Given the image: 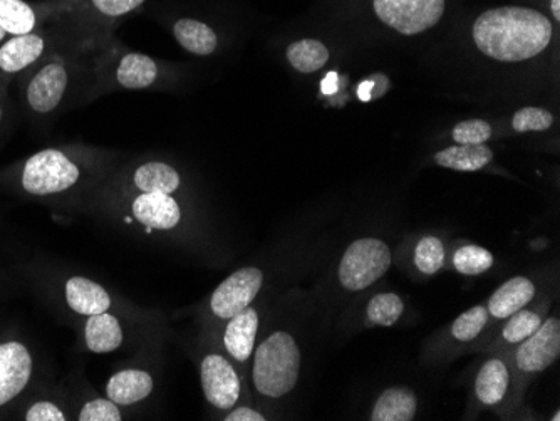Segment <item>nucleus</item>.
<instances>
[{
    "label": "nucleus",
    "mask_w": 560,
    "mask_h": 421,
    "mask_svg": "<svg viewBox=\"0 0 560 421\" xmlns=\"http://www.w3.org/2000/svg\"><path fill=\"white\" fill-rule=\"evenodd\" d=\"M103 198L122 203L131 219L148 231H173L182 222V207L175 195L144 194V191L122 190V188L101 185L96 191Z\"/></svg>",
    "instance_id": "8"
},
{
    "label": "nucleus",
    "mask_w": 560,
    "mask_h": 421,
    "mask_svg": "<svg viewBox=\"0 0 560 421\" xmlns=\"http://www.w3.org/2000/svg\"><path fill=\"white\" fill-rule=\"evenodd\" d=\"M155 391V379L150 371L141 367H125L116 371L105 386L106 396L121 408L135 407L148 400Z\"/></svg>",
    "instance_id": "17"
},
{
    "label": "nucleus",
    "mask_w": 560,
    "mask_h": 421,
    "mask_svg": "<svg viewBox=\"0 0 560 421\" xmlns=\"http://www.w3.org/2000/svg\"><path fill=\"white\" fill-rule=\"evenodd\" d=\"M225 421H266L267 418L257 410H252L248 407H238L235 410L229 411L226 417L223 418Z\"/></svg>",
    "instance_id": "37"
},
{
    "label": "nucleus",
    "mask_w": 560,
    "mask_h": 421,
    "mask_svg": "<svg viewBox=\"0 0 560 421\" xmlns=\"http://www.w3.org/2000/svg\"><path fill=\"white\" fill-rule=\"evenodd\" d=\"M456 144H486L492 137V127L483 119H467L453 128Z\"/></svg>",
    "instance_id": "34"
},
{
    "label": "nucleus",
    "mask_w": 560,
    "mask_h": 421,
    "mask_svg": "<svg viewBox=\"0 0 560 421\" xmlns=\"http://www.w3.org/2000/svg\"><path fill=\"white\" fill-rule=\"evenodd\" d=\"M200 382L207 401L217 410L229 411L241 398L242 383L234 364L222 354H207L200 363Z\"/></svg>",
    "instance_id": "14"
},
{
    "label": "nucleus",
    "mask_w": 560,
    "mask_h": 421,
    "mask_svg": "<svg viewBox=\"0 0 560 421\" xmlns=\"http://www.w3.org/2000/svg\"><path fill=\"white\" fill-rule=\"evenodd\" d=\"M21 105L37 125H46L78 103L91 102L90 49L68 44L18 78Z\"/></svg>",
    "instance_id": "2"
},
{
    "label": "nucleus",
    "mask_w": 560,
    "mask_h": 421,
    "mask_svg": "<svg viewBox=\"0 0 560 421\" xmlns=\"http://www.w3.org/2000/svg\"><path fill=\"white\" fill-rule=\"evenodd\" d=\"M264 285V272L257 267H242L229 276L210 297V309L219 319L229 320L250 307Z\"/></svg>",
    "instance_id": "12"
},
{
    "label": "nucleus",
    "mask_w": 560,
    "mask_h": 421,
    "mask_svg": "<svg viewBox=\"0 0 560 421\" xmlns=\"http://www.w3.org/2000/svg\"><path fill=\"white\" fill-rule=\"evenodd\" d=\"M91 100L115 91H148L166 83L168 69L159 59L128 49L115 36L90 49Z\"/></svg>",
    "instance_id": "4"
},
{
    "label": "nucleus",
    "mask_w": 560,
    "mask_h": 421,
    "mask_svg": "<svg viewBox=\"0 0 560 421\" xmlns=\"http://www.w3.org/2000/svg\"><path fill=\"white\" fill-rule=\"evenodd\" d=\"M9 37V34L5 33L4 30H2V27H0V44L4 43L5 39H8Z\"/></svg>",
    "instance_id": "39"
},
{
    "label": "nucleus",
    "mask_w": 560,
    "mask_h": 421,
    "mask_svg": "<svg viewBox=\"0 0 560 421\" xmlns=\"http://www.w3.org/2000/svg\"><path fill=\"white\" fill-rule=\"evenodd\" d=\"M553 421H559L560 420V413L559 411H557L556 414H553V418H552Z\"/></svg>",
    "instance_id": "40"
},
{
    "label": "nucleus",
    "mask_w": 560,
    "mask_h": 421,
    "mask_svg": "<svg viewBox=\"0 0 560 421\" xmlns=\"http://www.w3.org/2000/svg\"><path fill=\"white\" fill-rule=\"evenodd\" d=\"M392 266L388 245L380 238L352 242L339 264V281L348 291H363L380 281Z\"/></svg>",
    "instance_id": "9"
},
{
    "label": "nucleus",
    "mask_w": 560,
    "mask_h": 421,
    "mask_svg": "<svg viewBox=\"0 0 560 421\" xmlns=\"http://www.w3.org/2000/svg\"><path fill=\"white\" fill-rule=\"evenodd\" d=\"M65 301L72 313L83 317L106 313L113 306L108 289L84 276H72L65 282Z\"/></svg>",
    "instance_id": "18"
},
{
    "label": "nucleus",
    "mask_w": 560,
    "mask_h": 421,
    "mask_svg": "<svg viewBox=\"0 0 560 421\" xmlns=\"http://www.w3.org/2000/svg\"><path fill=\"white\" fill-rule=\"evenodd\" d=\"M534 297H536V285L530 279H511L493 292L489 301V314L497 319H509L512 314L524 309Z\"/></svg>",
    "instance_id": "22"
},
{
    "label": "nucleus",
    "mask_w": 560,
    "mask_h": 421,
    "mask_svg": "<svg viewBox=\"0 0 560 421\" xmlns=\"http://www.w3.org/2000/svg\"><path fill=\"white\" fill-rule=\"evenodd\" d=\"M443 262H445V247L440 238L424 237L418 242L415 249V264L423 274H436L442 269Z\"/></svg>",
    "instance_id": "29"
},
{
    "label": "nucleus",
    "mask_w": 560,
    "mask_h": 421,
    "mask_svg": "<svg viewBox=\"0 0 560 421\" xmlns=\"http://www.w3.org/2000/svg\"><path fill=\"white\" fill-rule=\"evenodd\" d=\"M84 346L94 354L115 353L125 342V329L115 314L100 313L86 317L83 328Z\"/></svg>",
    "instance_id": "20"
},
{
    "label": "nucleus",
    "mask_w": 560,
    "mask_h": 421,
    "mask_svg": "<svg viewBox=\"0 0 560 421\" xmlns=\"http://www.w3.org/2000/svg\"><path fill=\"white\" fill-rule=\"evenodd\" d=\"M509 319L511 320L503 328V339L506 342H522L542 325V317L534 311H517Z\"/></svg>",
    "instance_id": "31"
},
{
    "label": "nucleus",
    "mask_w": 560,
    "mask_h": 421,
    "mask_svg": "<svg viewBox=\"0 0 560 421\" xmlns=\"http://www.w3.org/2000/svg\"><path fill=\"white\" fill-rule=\"evenodd\" d=\"M560 354V323L550 317L539 326L534 335L521 342L515 354L517 367L528 375L540 373L556 363Z\"/></svg>",
    "instance_id": "15"
},
{
    "label": "nucleus",
    "mask_w": 560,
    "mask_h": 421,
    "mask_svg": "<svg viewBox=\"0 0 560 421\" xmlns=\"http://www.w3.org/2000/svg\"><path fill=\"white\" fill-rule=\"evenodd\" d=\"M75 420L80 421H121L125 420L121 407L115 401L105 398H93L81 407L75 414Z\"/></svg>",
    "instance_id": "32"
},
{
    "label": "nucleus",
    "mask_w": 560,
    "mask_h": 421,
    "mask_svg": "<svg viewBox=\"0 0 560 421\" xmlns=\"http://www.w3.org/2000/svg\"><path fill=\"white\" fill-rule=\"evenodd\" d=\"M52 17L50 0H0V27L9 36H24L47 26Z\"/></svg>",
    "instance_id": "16"
},
{
    "label": "nucleus",
    "mask_w": 560,
    "mask_h": 421,
    "mask_svg": "<svg viewBox=\"0 0 560 421\" xmlns=\"http://www.w3.org/2000/svg\"><path fill=\"white\" fill-rule=\"evenodd\" d=\"M402 311H405V304L401 297L392 292H385V294L374 295L368 304V319L371 325L389 328L402 316Z\"/></svg>",
    "instance_id": "27"
},
{
    "label": "nucleus",
    "mask_w": 560,
    "mask_h": 421,
    "mask_svg": "<svg viewBox=\"0 0 560 421\" xmlns=\"http://www.w3.org/2000/svg\"><path fill=\"white\" fill-rule=\"evenodd\" d=\"M118 168L116 155L103 148L72 143L43 148L0 173V180L22 197L66 203L94 195Z\"/></svg>",
    "instance_id": "1"
},
{
    "label": "nucleus",
    "mask_w": 560,
    "mask_h": 421,
    "mask_svg": "<svg viewBox=\"0 0 560 421\" xmlns=\"http://www.w3.org/2000/svg\"><path fill=\"white\" fill-rule=\"evenodd\" d=\"M259 323V313L254 307H247L229 319V325L223 332V344L237 363H247L250 360L256 348Z\"/></svg>",
    "instance_id": "19"
},
{
    "label": "nucleus",
    "mask_w": 560,
    "mask_h": 421,
    "mask_svg": "<svg viewBox=\"0 0 560 421\" xmlns=\"http://www.w3.org/2000/svg\"><path fill=\"white\" fill-rule=\"evenodd\" d=\"M550 8H552V14L556 21H560V0H552Z\"/></svg>",
    "instance_id": "38"
},
{
    "label": "nucleus",
    "mask_w": 560,
    "mask_h": 421,
    "mask_svg": "<svg viewBox=\"0 0 560 421\" xmlns=\"http://www.w3.org/2000/svg\"><path fill=\"white\" fill-rule=\"evenodd\" d=\"M417 395L410 388H389L380 396L371 411L373 421H411L417 414Z\"/></svg>",
    "instance_id": "23"
},
{
    "label": "nucleus",
    "mask_w": 560,
    "mask_h": 421,
    "mask_svg": "<svg viewBox=\"0 0 560 421\" xmlns=\"http://www.w3.org/2000/svg\"><path fill=\"white\" fill-rule=\"evenodd\" d=\"M34 364L33 351L25 342L0 341V410L14 404L31 385Z\"/></svg>",
    "instance_id": "13"
},
{
    "label": "nucleus",
    "mask_w": 560,
    "mask_h": 421,
    "mask_svg": "<svg viewBox=\"0 0 560 421\" xmlns=\"http://www.w3.org/2000/svg\"><path fill=\"white\" fill-rule=\"evenodd\" d=\"M285 58L292 69L302 74L319 71L329 61V49L320 40L301 39L289 44Z\"/></svg>",
    "instance_id": "26"
},
{
    "label": "nucleus",
    "mask_w": 560,
    "mask_h": 421,
    "mask_svg": "<svg viewBox=\"0 0 560 421\" xmlns=\"http://www.w3.org/2000/svg\"><path fill=\"white\" fill-rule=\"evenodd\" d=\"M553 125L552 113L542 108H522L518 109L512 119V127L518 133H528V131H546Z\"/></svg>",
    "instance_id": "33"
},
{
    "label": "nucleus",
    "mask_w": 560,
    "mask_h": 421,
    "mask_svg": "<svg viewBox=\"0 0 560 421\" xmlns=\"http://www.w3.org/2000/svg\"><path fill=\"white\" fill-rule=\"evenodd\" d=\"M8 87L0 84V137H4L12 119V105L11 100H9Z\"/></svg>",
    "instance_id": "36"
},
{
    "label": "nucleus",
    "mask_w": 560,
    "mask_h": 421,
    "mask_svg": "<svg viewBox=\"0 0 560 421\" xmlns=\"http://www.w3.org/2000/svg\"><path fill=\"white\" fill-rule=\"evenodd\" d=\"M103 185L144 194L175 195L182 188V175L172 163L147 156L116 168Z\"/></svg>",
    "instance_id": "10"
},
{
    "label": "nucleus",
    "mask_w": 560,
    "mask_h": 421,
    "mask_svg": "<svg viewBox=\"0 0 560 421\" xmlns=\"http://www.w3.org/2000/svg\"><path fill=\"white\" fill-rule=\"evenodd\" d=\"M176 43L194 56H212L219 47V34L206 22L194 17H178L170 26Z\"/></svg>",
    "instance_id": "21"
},
{
    "label": "nucleus",
    "mask_w": 560,
    "mask_h": 421,
    "mask_svg": "<svg viewBox=\"0 0 560 421\" xmlns=\"http://www.w3.org/2000/svg\"><path fill=\"white\" fill-rule=\"evenodd\" d=\"M150 0H50V22L91 49L115 36L122 22L143 12Z\"/></svg>",
    "instance_id": "5"
},
{
    "label": "nucleus",
    "mask_w": 560,
    "mask_h": 421,
    "mask_svg": "<svg viewBox=\"0 0 560 421\" xmlns=\"http://www.w3.org/2000/svg\"><path fill=\"white\" fill-rule=\"evenodd\" d=\"M301 373V350L294 336L276 331L257 346L252 382L260 395L279 400L295 388Z\"/></svg>",
    "instance_id": "6"
},
{
    "label": "nucleus",
    "mask_w": 560,
    "mask_h": 421,
    "mask_svg": "<svg viewBox=\"0 0 560 421\" xmlns=\"http://www.w3.org/2000/svg\"><path fill=\"white\" fill-rule=\"evenodd\" d=\"M374 11L392 30L417 36L439 24L445 0H374Z\"/></svg>",
    "instance_id": "11"
},
{
    "label": "nucleus",
    "mask_w": 560,
    "mask_h": 421,
    "mask_svg": "<svg viewBox=\"0 0 560 421\" xmlns=\"http://www.w3.org/2000/svg\"><path fill=\"white\" fill-rule=\"evenodd\" d=\"M492 160L493 152L487 144H456L435 155L436 165L456 172H477Z\"/></svg>",
    "instance_id": "24"
},
{
    "label": "nucleus",
    "mask_w": 560,
    "mask_h": 421,
    "mask_svg": "<svg viewBox=\"0 0 560 421\" xmlns=\"http://www.w3.org/2000/svg\"><path fill=\"white\" fill-rule=\"evenodd\" d=\"M68 44L78 43L52 22L24 36H9L0 44V84L9 86L27 69Z\"/></svg>",
    "instance_id": "7"
},
{
    "label": "nucleus",
    "mask_w": 560,
    "mask_h": 421,
    "mask_svg": "<svg viewBox=\"0 0 560 421\" xmlns=\"http://www.w3.org/2000/svg\"><path fill=\"white\" fill-rule=\"evenodd\" d=\"M25 421H68L69 417L56 401L37 400L24 411Z\"/></svg>",
    "instance_id": "35"
},
{
    "label": "nucleus",
    "mask_w": 560,
    "mask_h": 421,
    "mask_svg": "<svg viewBox=\"0 0 560 421\" xmlns=\"http://www.w3.org/2000/svg\"><path fill=\"white\" fill-rule=\"evenodd\" d=\"M489 320V309L483 306H475L456 317L452 326L453 338L462 342L477 338Z\"/></svg>",
    "instance_id": "30"
},
{
    "label": "nucleus",
    "mask_w": 560,
    "mask_h": 421,
    "mask_svg": "<svg viewBox=\"0 0 560 421\" xmlns=\"http://www.w3.org/2000/svg\"><path fill=\"white\" fill-rule=\"evenodd\" d=\"M453 266L464 276L483 274L493 266V256L478 245H464L453 256Z\"/></svg>",
    "instance_id": "28"
},
{
    "label": "nucleus",
    "mask_w": 560,
    "mask_h": 421,
    "mask_svg": "<svg viewBox=\"0 0 560 421\" xmlns=\"http://www.w3.org/2000/svg\"><path fill=\"white\" fill-rule=\"evenodd\" d=\"M509 383H511V375H509L505 363L500 360H489L478 371L475 393L481 404L492 407L505 398Z\"/></svg>",
    "instance_id": "25"
},
{
    "label": "nucleus",
    "mask_w": 560,
    "mask_h": 421,
    "mask_svg": "<svg viewBox=\"0 0 560 421\" xmlns=\"http://www.w3.org/2000/svg\"><path fill=\"white\" fill-rule=\"evenodd\" d=\"M474 40L480 52L497 61H527L549 47L552 24L534 9H492L475 21Z\"/></svg>",
    "instance_id": "3"
}]
</instances>
